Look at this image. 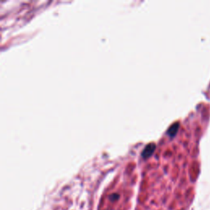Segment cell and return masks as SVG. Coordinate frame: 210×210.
I'll use <instances>...</instances> for the list:
<instances>
[{
  "mask_svg": "<svg viewBox=\"0 0 210 210\" xmlns=\"http://www.w3.org/2000/svg\"><path fill=\"white\" fill-rule=\"evenodd\" d=\"M155 148H156V145L154 143H150V144H148L145 148H144V150H143L142 153H141V155L144 159H147L150 155L153 154L154 153V150H155Z\"/></svg>",
  "mask_w": 210,
  "mask_h": 210,
  "instance_id": "1",
  "label": "cell"
},
{
  "mask_svg": "<svg viewBox=\"0 0 210 210\" xmlns=\"http://www.w3.org/2000/svg\"><path fill=\"white\" fill-rule=\"evenodd\" d=\"M178 128H179V123H178V122H176V123L173 124V125L168 128L167 133L170 135V136H174V135L177 134V132Z\"/></svg>",
  "mask_w": 210,
  "mask_h": 210,
  "instance_id": "2",
  "label": "cell"
}]
</instances>
